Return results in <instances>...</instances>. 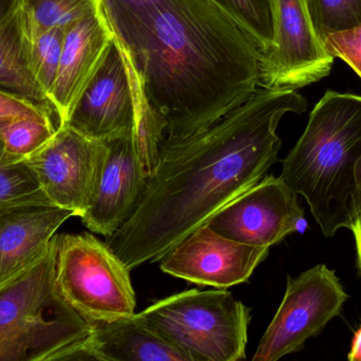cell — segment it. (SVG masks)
Segmentation results:
<instances>
[{
  "instance_id": "obj_3",
  "label": "cell",
  "mask_w": 361,
  "mask_h": 361,
  "mask_svg": "<svg viewBox=\"0 0 361 361\" xmlns=\"http://www.w3.org/2000/svg\"><path fill=\"white\" fill-rule=\"evenodd\" d=\"M281 177L305 197L326 237L361 216V95L326 91L282 160Z\"/></svg>"
},
{
  "instance_id": "obj_10",
  "label": "cell",
  "mask_w": 361,
  "mask_h": 361,
  "mask_svg": "<svg viewBox=\"0 0 361 361\" xmlns=\"http://www.w3.org/2000/svg\"><path fill=\"white\" fill-rule=\"evenodd\" d=\"M104 152L105 142L63 124L23 161L53 206L80 218L90 203Z\"/></svg>"
},
{
  "instance_id": "obj_23",
  "label": "cell",
  "mask_w": 361,
  "mask_h": 361,
  "mask_svg": "<svg viewBox=\"0 0 361 361\" xmlns=\"http://www.w3.org/2000/svg\"><path fill=\"white\" fill-rule=\"evenodd\" d=\"M307 6L322 42L331 34L361 25V0H307Z\"/></svg>"
},
{
  "instance_id": "obj_14",
  "label": "cell",
  "mask_w": 361,
  "mask_h": 361,
  "mask_svg": "<svg viewBox=\"0 0 361 361\" xmlns=\"http://www.w3.org/2000/svg\"><path fill=\"white\" fill-rule=\"evenodd\" d=\"M114 42V31L103 6L99 13L66 29L56 78L49 95L59 126L69 121Z\"/></svg>"
},
{
  "instance_id": "obj_8",
  "label": "cell",
  "mask_w": 361,
  "mask_h": 361,
  "mask_svg": "<svg viewBox=\"0 0 361 361\" xmlns=\"http://www.w3.org/2000/svg\"><path fill=\"white\" fill-rule=\"evenodd\" d=\"M208 227L225 239L246 245H277L305 230V210L283 178L264 176L219 210Z\"/></svg>"
},
{
  "instance_id": "obj_17",
  "label": "cell",
  "mask_w": 361,
  "mask_h": 361,
  "mask_svg": "<svg viewBox=\"0 0 361 361\" xmlns=\"http://www.w3.org/2000/svg\"><path fill=\"white\" fill-rule=\"evenodd\" d=\"M0 88L52 108L25 65L17 0H0Z\"/></svg>"
},
{
  "instance_id": "obj_1",
  "label": "cell",
  "mask_w": 361,
  "mask_h": 361,
  "mask_svg": "<svg viewBox=\"0 0 361 361\" xmlns=\"http://www.w3.org/2000/svg\"><path fill=\"white\" fill-rule=\"evenodd\" d=\"M167 140L218 122L260 86L261 52L212 0H102Z\"/></svg>"
},
{
  "instance_id": "obj_2",
  "label": "cell",
  "mask_w": 361,
  "mask_h": 361,
  "mask_svg": "<svg viewBox=\"0 0 361 361\" xmlns=\"http://www.w3.org/2000/svg\"><path fill=\"white\" fill-rule=\"evenodd\" d=\"M307 100L294 89L259 86L212 126L163 140L135 211L105 243L130 271L162 260L219 210L260 182L278 162V125L302 114Z\"/></svg>"
},
{
  "instance_id": "obj_24",
  "label": "cell",
  "mask_w": 361,
  "mask_h": 361,
  "mask_svg": "<svg viewBox=\"0 0 361 361\" xmlns=\"http://www.w3.org/2000/svg\"><path fill=\"white\" fill-rule=\"evenodd\" d=\"M20 118L47 119L59 124L54 110L23 95L0 88V123Z\"/></svg>"
},
{
  "instance_id": "obj_27",
  "label": "cell",
  "mask_w": 361,
  "mask_h": 361,
  "mask_svg": "<svg viewBox=\"0 0 361 361\" xmlns=\"http://www.w3.org/2000/svg\"><path fill=\"white\" fill-rule=\"evenodd\" d=\"M351 230L354 233V237H355L356 247H357L358 267H360L361 273V216L354 223Z\"/></svg>"
},
{
  "instance_id": "obj_7",
  "label": "cell",
  "mask_w": 361,
  "mask_h": 361,
  "mask_svg": "<svg viewBox=\"0 0 361 361\" xmlns=\"http://www.w3.org/2000/svg\"><path fill=\"white\" fill-rule=\"evenodd\" d=\"M349 299L335 271L319 264L297 278L288 277L283 300L265 331L254 361H276L305 348Z\"/></svg>"
},
{
  "instance_id": "obj_20",
  "label": "cell",
  "mask_w": 361,
  "mask_h": 361,
  "mask_svg": "<svg viewBox=\"0 0 361 361\" xmlns=\"http://www.w3.org/2000/svg\"><path fill=\"white\" fill-rule=\"evenodd\" d=\"M31 205L53 206L27 163L13 158L0 141V210Z\"/></svg>"
},
{
  "instance_id": "obj_13",
  "label": "cell",
  "mask_w": 361,
  "mask_h": 361,
  "mask_svg": "<svg viewBox=\"0 0 361 361\" xmlns=\"http://www.w3.org/2000/svg\"><path fill=\"white\" fill-rule=\"evenodd\" d=\"M135 121L133 82L114 40L66 124L92 139L108 141L133 133Z\"/></svg>"
},
{
  "instance_id": "obj_12",
  "label": "cell",
  "mask_w": 361,
  "mask_h": 361,
  "mask_svg": "<svg viewBox=\"0 0 361 361\" xmlns=\"http://www.w3.org/2000/svg\"><path fill=\"white\" fill-rule=\"evenodd\" d=\"M104 142L105 152L90 203L80 220L92 232L109 237L135 211L149 173L137 154L133 133Z\"/></svg>"
},
{
  "instance_id": "obj_22",
  "label": "cell",
  "mask_w": 361,
  "mask_h": 361,
  "mask_svg": "<svg viewBox=\"0 0 361 361\" xmlns=\"http://www.w3.org/2000/svg\"><path fill=\"white\" fill-rule=\"evenodd\" d=\"M59 127L47 119H15L0 123V141L13 158L23 161L42 148Z\"/></svg>"
},
{
  "instance_id": "obj_6",
  "label": "cell",
  "mask_w": 361,
  "mask_h": 361,
  "mask_svg": "<svg viewBox=\"0 0 361 361\" xmlns=\"http://www.w3.org/2000/svg\"><path fill=\"white\" fill-rule=\"evenodd\" d=\"M55 280L63 298L88 321L135 314L130 269L94 235H57Z\"/></svg>"
},
{
  "instance_id": "obj_26",
  "label": "cell",
  "mask_w": 361,
  "mask_h": 361,
  "mask_svg": "<svg viewBox=\"0 0 361 361\" xmlns=\"http://www.w3.org/2000/svg\"><path fill=\"white\" fill-rule=\"evenodd\" d=\"M348 360L351 361H361V326L360 330L354 335L352 341L351 351L348 355Z\"/></svg>"
},
{
  "instance_id": "obj_15",
  "label": "cell",
  "mask_w": 361,
  "mask_h": 361,
  "mask_svg": "<svg viewBox=\"0 0 361 361\" xmlns=\"http://www.w3.org/2000/svg\"><path fill=\"white\" fill-rule=\"evenodd\" d=\"M74 212L51 205L0 210V290L35 266Z\"/></svg>"
},
{
  "instance_id": "obj_21",
  "label": "cell",
  "mask_w": 361,
  "mask_h": 361,
  "mask_svg": "<svg viewBox=\"0 0 361 361\" xmlns=\"http://www.w3.org/2000/svg\"><path fill=\"white\" fill-rule=\"evenodd\" d=\"M256 42L261 54L273 44L276 0H212Z\"/></svg>"
},
{
  "instance_id": "obj_11",
  "label": "cell",
  "mask_w": 361,
  "mask_h": 361,
  "mask_svg": "<svg viewBox=\"0 0 361 361\" xmlns=\"http://www.w3.org/2000/svg\"><path fill=\"white\" fill-rule=\"evenodd\" d=\"M269 252V247L225 239L205 224L176 245L160 268L191 283L223 290L247 282Z\"/></svg>"
},
{
  "instance_id": "obj_25",
  "label": "cell",
  "mask_w": 361,
  "mask_h": 361,
  "mask_svg": "<svg viewBox=\"0 0 361 361\" xmlns=\"http://www.w3.org/2000/svg\"><path fill=\"white\" fill-rule=\"evenodd\" d=\"M328 52L351 66L361 78V25L354 29L336 32L324 40Z\"/></svg>"
},
{
  "instance_id": "obj_19",
  "label": "cell",
  "mask_w": 361,
  "mask_h": 361,
  "mask_svg": "<svg viewBox=\"0 0 361 361\" xmlns=\"http://www.w3.org/2000/svg\"><path fill=\"white\" fill-rule=\"evenodd\" d=\"M65 32V28H52L21 33L27 71L48 102L59 70Z\"/></svg>"
},
{
  "instance_id": "obj_16",
  "label": "cell",
  "mask_w": 361,
  "mask_h": 361,
  "mask_svg": "<svg viewBox=\"0 0 361 361\" xmlns=\"http://www.w3.org/2000/svg\"><path fill=\"white\" fill-rule=\"evenodd\" d=\"M88 360L102 361H193L171 341L144 326L137 314L93 321Z\"/></svg>"
},
{
  "instance_id": "obj_4",
  "label": "cell",
  "mask_w": 361,
  "mask_h": 361,
  "mask_svg": "<svg viewBox=\"0 0 361 361\" xmlns=\"http://www.w3.org/2000/svg\"><path fill=\"white\" fill-rule=\"evenodd\" d=\"M57 235L46 256L0 290V361L88 360L92 324L55 280Z\"/></svg>"
},
{
  "instance_id": "obj_18",
  "label": "cell",
  "mask_w": 361,
  "mask_h": 361,
  "mask_svg": "<svg viewBox=\"0 0 361 361\" xmlns=\"http://www.w3.org/2000/svg\"><path fill=\"white\" fill-rule=\"evenodd\" d=\"M21 33L65 28L99 13L102 0H17Z\"/></svg>"
},
{
  "instance_id": "obj_9",
  "label": "cell",
  "mask_w": 361,
  "mask_h": 361,
  "mask_svg": "<svg viewBox=\"0 0 361 361\" xmlns=\"http://www.w3.org/2000/svg\"><path fill=\"white\" fill-rule=\"evenodd\" d=\"M333 61L316 33L307 0H276L274 40L261 54L260 86L297 90L326 78Z\"/></svg>"
},
{
  "instance_id": "obj_5",
  "label": "cell",
  "mask_w": 361,
  "mask_h": 361,
  "mask_svg": "<svg viewBox=\"0 0 361 361\" xmlns=\"http://www.w3.org/2000/svg\"><path fill=\"white\" fill-rule=\"evenodd\" d=\"M137 317L193 361L246 358L250 309L226 290H186L154 303Z\"/></svg>"
}]
</instances>
